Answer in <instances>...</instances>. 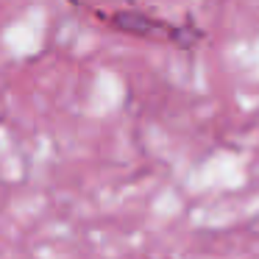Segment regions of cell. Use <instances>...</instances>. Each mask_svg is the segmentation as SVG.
<instances>
[{"mask_svg": "<svg viewBox=\"0 0 259 259\" xmlns=\"http://www.w3.org/2000/svg\"><path fill=\"white\" fill-rule=\"evenodd\" d=\"M84 9L90 14H95L98 23L109 25L112 31H120V34L137 36V39L190 48L192 42H198L203 36V31L195 28V25H176L170 20L159 17V14H148V12H140V9H117V12H98L92 6H84Z\"/></svg>", "mask_w": 259, "mask_h": 259, "instance_id": "obj_1", "label": "cell"}]
</instances>
